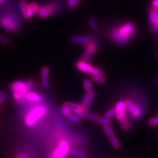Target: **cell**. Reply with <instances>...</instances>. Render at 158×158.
Segmentation results:
<instances>
[{
  "mask_svg": "<svg viewBox=\"0 0 158 158\" xmlns=\"http://www.w3.org/2000/svg\"><path fill=\"white\" fill-rule=\"evenodd\" d=\"M0 26L9 32H16L20 26V21L13 13H6L0 18Z\"/></svg>",
  "mask_w": 158,
  "mask_h": 158,
  "instance_id": "obj_1",
  "label": "cell"
},
{
  "mask_svg": "<svg viewBox=\"0 0 158 158\" xmlns=\"http://www.w3.org/2000/svg\"><path fill=\"white\" fill-rule=\"evenodd\" d=\"M47 114V108L44 105H37L34 107L26 115L25 123L28 127L35 125L38 120Z\"/></svg>",
  "mask_w": 158,
  "mask_h": 158,
  "instance_id": "obj_2",
  "label": "cell"
},
{
  "mask_svg": "<svg viewBox=\"0 0 158 158\" xmlns=\"http://www.w3.org/2000/svg\"><path fill=\"white\" fill-rule=\"evenodd\" d=\"M34 82L31 80L27 81H15L11 84V89L13 92H18L22 95H25L28 92H30L33 88Z\"/></svg>",
  "mask_w": 158,
  "mask_h": 158,
  "instance_id": "obj_3",
  "label": "cell"
},
{
  "mask_svg": "<svg viewBox=\"0 0 158 158\" xmlns=\"http://www.w3.org/2000/svg\"><path fill=\"white\" fill-rule=\"evenodd\" d=\"M58 4L55 2L47 3L39 6L37 13L40 18H46L54 14L58 10Z\"/></svg>",
  "mask_w": 158,
  "mask_h": 158,
  "instance_id": "obj_4",
  "label": "cell"
},
{
  "mask_svg": "<svg viewBox=\"0 0 158 158\" xmlns=\"http://www.w3.org/2000/svg\"><path fill=\"white\" fill-rule=\"evenodd\" d=\"M115 28L120 36L128 40V38H130L134 33L135 25L133 22H127Z\"/></svg>",
  "mask_w": 158,
  "mask_h": 158,
  "instance_id": "obj_5",
  "label": "cell"
},
{
  "mask_svg": "<svg viewBox=\"0 0 158 158\" xmlns=\"http://www.w3.org/2000/svg\"><path fill=\"white\" fill-rule=\"evenodd\" d=\"M97 50V43L94 39H91L90 42L86 45V48L84 52L83 56H82V60L84 61H88L91 59L92 56L96 54Z\"/></svg>",
  "mask_w": 158,
  "mask_h": 158,
  "instance_id": "obj_6",
  "label": "cell"
},
{
  "mask_svg": "<svg viewBox=\"0 0 158 158\" xmlns=\"http://www.w3.org/2000/svg\"><path fill=\"white\" fill-rule=\"evenodd\" d=\"M69 151V144L66 140H62L59 143L58 148L54 153L55 158H64Z\"/></svg>",
  "mask_w": 158,
  "mask_h": 158,
  "instance_id": "obj_7",
  "label": "cell"
},
{
  "mask_svg": "<svg viewBox=\"0 0 158 158\" xmlns=\"http://www.w3.org/2000/svg\"><path fill=\"white\" fill-rule=\"evenodd\" d=\"M67 107H68L71 111H74V114H77L78 116H80L81 117L83 118H87L88 114L85 111L84 107L82 106L81 104H78L75 103H71V102H66L65 104Z\"/></svg>",
  "mask_w": 158,
  "mask_h": 158,
  "instance_id": "obj_8",
  "label": "cell"
},
{
  "mask_svg": "<svg viewBox=\"0 0 158 158\" xmlns=\"http://www.w3.org/2000/svg\"><path fill=\"white\" fill-rule=\"evenodd\" d=\"M116 110V117L119 121H122L125 117L126 115V104L125 101H119L115 105Z\"/></svg>",
  "mask_w": 158,
  "mask_h": 158,
  "instance_id": "obj_9",
  "label": "cell"
},
{
  "mask_svg": "<svg viewBox=\"0 0 158 158\" xmlns=\"http://www.w3.org/2000/svg\"><path fill=\"white\" fill-rule=\"evenodd\" d=\"M76 67L78 70L86 74H91L94 68V67H92L87 61L82 59L77 62Z\"/></svg>",
  "mask_w": 158,
  "mask_h": 158,
  "instance_id": "obj_10",
  "label": "cell"
},
{
  "mask_svg": "<svg viewBox=\"0 0 158 158\" xmlns=\"http://www.w3.org/2000/svg\"><path fill=\"white\" fill-rule=\"evenodd\" d=\"M125 104L127 110H128V111L130 112V114L132 115L136 118L140 117L141 115V111L140 109L138 108V107H137V105L130 100H127L125 101Z\"/></svg>",
  "mask_w": 158,
  "mask_h": 158,
  "instance_id": "obj_11",
  "label": "cell"
},
{
  "mask_svg": "<svg viewBox=\"0 0 158 158\" xmlns=\"http://www.w3.org/2000/svg\"><path fill=\"white\" fill-rule=\"evenodd\" d=\"M110 37L113 41L117 43L120 45H123V46H125L128 44V40L126 38H124L123 37L121 36L119 33L117 31L115 28H112L110 31Z\"/></svg>",
  "mask_w": 158,
  "mask_h": 158,
  "instance_id": "obj_12",
  "label": "cell"
},
{
  "mask_svg": "<svg viewBox=\"0 0 158 158\" xmlns=\"http://www.w3.org/2000/svg\"><path fill=\"white\" fill-rule=\"evenodd\" d=\"M25 100L31 102L39 103L43 101V97L38 93L30 91L25 95Z\"/></svg>",
  "mask_w": 158,
  "mask_h": 158,
  "instance_id": "obj_13",
  "label": "cell"
},
{
  "mask_svg": "<svg viewBox=\"0 0 158 158\" xmlns=\"http://www.w3.org/2000/svg\"><path fill=\"white\" fill-rule=\"evenodd\" d=\"M94 93L92 91L86 92V94H85L83 100L82 101V106L84 107V110H88L89 108L90 104H91L92 100L94 98Z\"/></svg>",
  "mask_w": 158,
  "mask_h": 158,
  "instance_id": "obj_14",
  "label": "cell"
},
{
  "mask_svg": "<svg viewBox=\"0 0 158 158\" xmlns=\"http://www.w3.org/2000/svg\"><path fill=\"white\" fill-rule=\"evenodd\" d=\"M38 8L39 5L36 2H32L31 3H28L26 18H32L36 13H37Z\"/></svg>",
  "mask_w": 158,
  "mask_h": 158,
  "instance_id": "obj_15",
  "label": "cell"
},
{
  "mask_svg": "<svg viewBox=\"0 0 158 158\" xmlns=\"http://www.w3.org/2000/svg\"><path fill=\"white\" fill-rule=\"evenodd\" d=\"M91 40V38L89 36H74L71 38V42L74 44H82V45H87L90 41Z\"/></svg>",
  "mask_w": 158,
  "mask_h": 158,
  "instance_id": "obj_16",
  "label": "cell"
},
{
  "mask_svg": "<svg viewBox=\"0 0 158 158\" xmlns=\"http://www.w3.org/2000/svg\"><path fill=\"white\" fill-rule=\"evenodd\" d=\"M149 15L150 21L152 24L156 25L158 23V12L155 8L150 9Z\"/></svg>",
  "mask_w": 158,
  "mask_h": 158,
  "instance_id": "obj_17",
  "label": "cell"
},
{
  "mask_svg": "<svg viewBox=\"0 0 158 158\" xmlns=\"http://www.w3.org/2000/svg\"><path fill=\"white\" fill-rule=\"evenodd\" d=\"M28 3L26 2L25 0H21L19 2V7L21 10V12L25 18H26V15H27V10H28Z\"/></svg>",
  "mask_w": 158,
  "mask_h": 158,
  "instance_id": "obj_18",
  "label": "cell"
},
{
  "mask_svg": "<svg viewBox=\"0 0 158 158\" xmlns=\"http://www.w3.org/2000/svg\"><path fill=\"white\" fill-rule=\"evenodd\" d=\"M69 153L72 156H74L79 158H86V157H87V155H86L85 152L77 149H71L69 150Z\"/></svg>",
  "mask_w": 158,
  "mask_h": 158,
  "instance_id": "obj_19",
  "label": "cell"
},
{
  "mask_svg": "<svg viewBox=\"0 0 158 158\" xmlns=\"http://www.w3.org/2000/svg\"><path fill=\"white\" fill-rule=\"evenodd\" d=\"M110 140L111 145L113 146V147H114L115 149H119L121 144H120V142L117 138L115 135L110 138Z\"/></svg>",
  "mask_w": 158,
  "mask_h": 158,
  "instance_id": "obj_20",
  "label": "cell"
},
{
  "mask_svg": "<svg viewBox=\"0 0 158 158\" xmlns=\"http://www.w3.org/2000/svg\"><path fill=\"white\" fill-rule=\"evenodd\" d=\"M82 83H83V87L86 92L92 91V85L91 82H90L88 79H84Z\"/></svg>",
  "mask_w": 158,
  "mask_h": 158,
  "instance_id": "obj_21",
  "label": "cell"
},
{
  "mask_svg": "<svg viewBox=\"0 0 158 158\" xmlns=\"http://www.w3.org/2000/svg\"><path fill=\"white\" fill-rule=\"evenodd\" d=\"M104 130L105 131V134H106L108 137H111L113 136H114V132L112 128L110 126V125H104Z\"/></svg>",
  "mask_w": 158,
  "mask_h": 158,
  "instance_id": "obj_22",
  "label": "cell"
},
{
  "mask_svg": "<svg viewBox=\"0 0 158 158\" xmlns=\"http://www.w3.org/2000/svg\"><path fill=\"white\" fill-rule=\"evenodd\" d=\"M92 81L97 83H104L105 81V78L104 75H96V76H92Z\"/></svg>",
  "mask_w": 158,
  "mask_h": 158,
  "instance_id": "obj_23",
  "label": "cell"
},
{
  "mask_svg": "<svg viewBox=\"0 0 158 158\" xmlns=\"http://www.w3.org/2000/svg\"><path fill=\"white\" fill-rule=\"evenodd\" d=\"M88 23L90 26V27L92 28V30L94 31H97L98 29V26H97L96 21L93 18H90L88 19Z\"/></svg>",
  "mask_w": 158,
  "mask_h": 158,
  "instance_id": "obj_24",
  "label": "cell"
},
{
  "mask_svg": "<svg viewBox=\"0 0 158 158\" xmlns=\"http://www.w3.org/2000/svg\"><path fill=\"white\" fill-rule=\"evenodd\" d=\"M67 117H68L69 119L71 121L79 122L81 121V117L78 116L76 114H71Z\"/></svg>",
  "mask_w": 158,
  "mask_h": 158,
  "instance_id": "obj_25",
  "label": "cell"
},
{
  "mask_svg": "<svg viewBox=\"0 0 158 158\" xmlns=\"http://www.w3.org/2000/svg\"><path fill=\"white\" fill-rule=\"evenodd\" d=\"M98 122L102 125H108L111 123V118L105 117H100Z\"/></svg>",
  "mask_w": 158,
  "mask_h": 158,
  "instance_id": "obj_26",
  "label": "cell"
},
{
  "mask_svg": "<svg viewBox=\"0 0 158 158\" xmlns=\"http://www.w3.org/2000/svg\"><path fill=\"white\" fill-rule=\"evenodd\" d=\"M116 115V110L115 108H112L111 110H108L106 113H105V117L109 118H112Z\"/></svg>",
  "mask_w": 158,
  "mask_h": 158,
  "instance_id": "obj_27",
  "label": "cell"
},
{
  "mask_svg": "<svg viewBox=\"0 0 158 158\" xmlns=\"http://www.w3.org/2000/svg\"><path fill=\"white\" fill-rule=\"evenodd\" d=\"M87 118L93 121H99V120L100 119V116H99L97 114H88Z\"/></svg>",
  "mask_w": 158,
  "mask_h": 158,
  "instance_id": "obj_28",
  "label": "cell"
},
{
  "mask_svg": "<svg viewBox=\"0 0 158 158\" xmlns=\"http://www.w3.org/2000/svg\"><path fill=\"white\" fill-rule=\"evenodd\" d=\"M49 73H50V70L47 67H44L41 70V76L42 77H48Z\"/></svg>",
  "mask_w": 158,
  "mask_h": 158,
  "instance_id": "obj_29",
  "label": "cell"
},
{
  "mask_svg": "<svg viewBox=\"0 0 158 158\" xmlns=\"http://www.w3.org/2000/svg\"><path fill=\"white\" fill-rule=\"evenodd\" d=\"M91 74H92V76H96V75H104V72L101 69L94 67Z\"/></svg>",
  "mask_w": 158,
  "mask_h": 158,
  "instance_id": "obj_30",
  "label": "cell"
},
{
  "mask_svg": "<svg viewBox=\"0 0 158 158\" xmlns=\"http://www.w3.org/2000/svg\"><path fill=\"white\" fill-rule=\"evenodd\" d=\"M80 2L81 0H67V3L71 8H74Z\"/></svg>",
  "mask_w": 158,
  "mask_h": 158,
  "instance_id": "obj_31",
  "label": "cell"
},
{
  "mask_svg": "<svg viewBox=\"0 0 158 158\" xmlns=\"http://www.w3.org/2000/svg\"><path fill=\"white\" fill-rule=\"evenodd\" d=\"M71 111L70 109L68 107H67L66 105H63V107L61 109V113L66 117H68L71 114Z\"/></svg>",
  "mask_w": 158,
  "mask_h": 158,
  "instance_id": "obj_32",
  "label": "cell"
},
{
  "mask_svg": "<svg viewBox=\"0 0 158 158\" xmlns=\"http://www.w3.org/2000/svg\"><path fill=\"white\" fill-rule=\"evenodd\" d=\"M149 125L151 127H156L158 125V117H154L149 121Z\"/></svg>",
  "mask_w": 158,
  "mask_h": 158,
  "instance_id": "obj_33",
  "label": "cell"
},
{
  "mask_svg": "<svg viewBox=\"0 0 158 158\" xmlns=\"http://www.w3.org/2000/svg\"><path fill=\"white\" fill-rule=\"evenodd\" d=\"M0 43L3 45H9L10 44V41L6 37L0 35Z\"/></svg>",
  "mask_w": 158,
  "mask_h": 158,
  "instance_id": "obj_34",
  "label": "cell"
},
{
  "mask_svg": "<svg viewBox=\"0 0 158 158\" xmlns=\"http://www.w3.org/2000/svg\"><path fill=\"white\" fill-rule=\"evenodd\" d=\"M42 84L44 88H48L50 84L48 77H42Z\"/></svg>",
  "mask_w": 158,
  "mask_h": 158,
  "instance_id": "obj_35",
  "label": "cell"
},
{
  "mask_svg": "<svg viewBox=\"0 0 158 158\" xmlns=\"http://www.w3.org/2000/svg\"><path fill=\"white\" fill-rule=\"evenodd\" d=\"M7 95H6V94H3L1 97H0V105L1 104H2L3 103H4L5 101L7 100Z\"/></svg>",
  "mask_w": 158,
  "mask_h": 158,
  "instance_id": "obj_36",
  "label": "cell"
},
{
  "mask_svg": "<svg viewBox=\"0 0 158 158\" xmlns=\"http://www.w3.org/2000/svg\"><path fill=\"white\" fill-rule=\"evenodd\" d=\"M152 5L155 9L158 8V0H153L152 2Z\"/></svg>",
  "mask_w": 158,
  "mask_h": 158,
  "instance_id": "obj_37",
  "label": "cell"
},
{
  "mask_svg": "<svg viewBox=\"0 0 158 158\" xmlns=\"http://www.w3.org/2000/svg\"><path fill=\"white\" fill-rule=\"evenodd\" d=\"M17 158H28V157L24 155H20L17 157Z\"/></svg>",
  "mask_w": 158,
  "mask_h": 158,
  "instance_id": "obj_38",
  "label": "cell"
},
{
  "mask_svg": "<svg viewBox=\"0 0 158 158\" xmlns=\"http://www.w3.org/2000/svg\"><path fill=\"white\" fill-rule=\"evenodd\" d=\"M3 94H4V92H3V90H0V97H1Z\"/></svg>",
  "mask_w": 158,
  "mask_h": 158,
  "instance_id": "obj_39",
  "label": "cell"
},
{
  "mask_svg": "<svg viewBox=\"0 0 158 158\" xmlns=\"http://www.w3.org/2000/svg\"><path fill=\"white\" fill-rule=\"evenodd\" d=\"M5 0H0V3H3V2H4Z\"/></svg>",
  "mask_w": 158,
  "mask_h": 158,
  "instance_id": "obj_40",
  "label": "cell"
},
{
  "mask_svg": "<svg viewBox=\"0 0 158 158\" xmlns=\"http://www.w3.org/2000/svg\"><path fill=\"white\" fill-rule=\"evenodd\" d=\"M157 58H158V55H157Z\"/></svg>",
  "mask_w": 158,
  "mask_h": 158,
  "instance_id": "obj_41",
  "label": "cell"
}]
</instances>
